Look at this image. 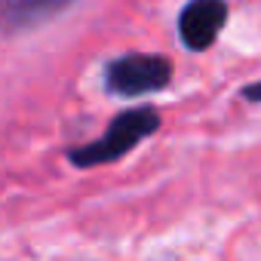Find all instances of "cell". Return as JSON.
<instances>
[{"instance_id": "6da1fadb", "label": "cell", "mask_w": 261, "mask_h": 261, "mask_svg": "<svg viewBox=\"0 0 261 261\" xmlns=\"http://www.w3.org/2000/svg\"><path fill=\"white\" fill-rule=\"evenodd\" d=\"M160 129V114L154 108H126L120 111L108 129L101 133V139L71 148L65 157L80 166V169H92V166H108L120 157H126L129 151H136L145 139H151Z\"/></svg>"}, {"instance_id": "7a4b0ae2", "label": "cell", "mask_w": 261, "mask_h": 261, "mask_svg": "<svg viewBox=\"0 0 261 261\" xmlns=\"http://www.w3.org/2000/svg\"><path fill=\"white\" fill-rule=\"evenodd\" d=\"M169 80H172V62L166 56H154V53L117 56L101 71L105 89L111 95H123V98L160 92V89L169 86Z\"/></svg>"}, {"instance_id": "3957f363", "label": "cell", "mask_w": 261, "mask_h": 261, "mask_svg": "<svg viewBox=\"0 0 261 261\" xmlns=\"http://www.w3.org/2000/svg\"><path fill=\"white\" fill-rule=\"evenodd\" d=\"M224 22H227V4L224 0H191L178 13V37H181L185 49L203 53L215 43Z\"/></svg>"}, {"instance_id": "277c9868", "label": "cell", "mask_w": 261, "mask_h": 261, "mask_svg": "<svg viewBox=\"0 0 261 261\" xmlns=\"http://www.w3.org/2000/svg\"><path fill=\"white\" fill-rule=\"evenodd\" d=\"M74 0H4V22L10 34L40 28L43 22L56 19Z\"/></svg>"}, {"instance_id": "5b68a950", "label": "cell", "mask_w": 261, "mask_h": 261, "mask_svg": "<svg viewBox=\"0 0 261 261\" xmlns=\"http://www.w3.org/2000/svg\"><path fill=\"white\" fill-rule=\"evenodd\" d=\"M243 98H246V101H261V80L243 86Z\"/></svg>"}]
</instances>
